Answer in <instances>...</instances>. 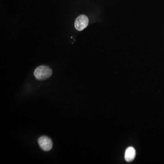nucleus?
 Here are the masks:
<instances>
[{"instance_id":"obj_1","label":"nucleus","mask_w":164,"mask_h":164,"mask_svg":"<svg viewBox=\"0 0 164 164\" xmlns=\"http://www.w3.org/2000/svg\"><path fill=\"white\" fill-rule=\"evenodd\" d=\"M52 73V70L47 66H40L35 69L34 75L38 80H44L50 77Z\"/></svg>"},{"instance_id":"obj_4","label":"nucleus","mask_w":164,"mask_h":164,"mask_svg":"<svg viewBox=\"0 0 164 164\" xmlns=\"http://www.w3.org/2000/svg\"><path fill=\"white\" fill-rule=\"evenodd\" d=\"M136 155L135 149L132 147L127 148L125 152L124 158L127 162H131L134 160Z\"/></svg>"},{"instance_id":"obj_2","label":"nucleus","mask_w":164,"mask_h":164,"mask_svg":"<svg viewBox=\"0 0 164 164\" xmlns=\"http://www.w3.org/2000/svg\"><path fill=\"white\" fill-rule=\"evenodd\" d=\"M89 20L88 17L84 15H81L76 18L74 26L77 30L81 31L85 29L88 25Z\"/></svg>"},{"instance_id":"obj_3","label":"nucleus","mask_w":164,"mask_h":164,"mask_svg":"<svg viewBox=\"0 0 164 164\" xmlns=\"http://www.w3.org/2000/svg\"><path fill=\"white\" fill-rule=\"evenodd\" d=\"M38 143L39 146L42 150L48 151L52 149L53 147V142L47 136H41L38 139Z\"/></svg>"}]
</instances>
